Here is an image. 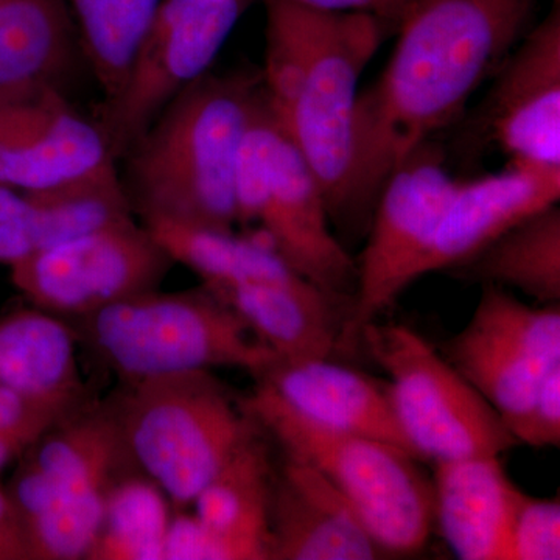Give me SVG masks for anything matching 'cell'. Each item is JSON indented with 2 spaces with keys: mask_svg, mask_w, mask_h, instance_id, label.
<instances>
[{
  "mask_svg": "<svg viewBox=\"0 0 560 560\" xmlns=\"http://www.w3.org/2000/svg\"><path fill=\"white\" fill-rule=\"evenodd\" d=\"M536 0H408L378 79L360 91L352 164L337 223L371 220L390 173L464 109L500 66Z\"/></svg>",
  "mask_w": 560,
  "mask_h": 560,
  "instance_id": "1",
  "label": "cell"
},
{
  "mask_svg": "<svg viewBox=\"0 0 560 560\" xmlns=\"http://www.w3.org/2000/svg\"><path fill=\"white\" fill-rule=\"evenodd\" d=\"M265 98L318 178L338 220L352 164L359 83L385 36L368 13H334L265 0Z\"/></svg>",
  "mask_w": 560,
  "mask_h": 560,
  "instance_id": "2",
  "label": "cell"
},
{
  "mask_svg": "<svg viewBox=\"0 0 560 560\" xmlns=\"http://www.w3.org/2000/svg\"><path fill=\"white\" fill-rule=\"evenodd\" d=\"M259 79L205 73L127 151L121 184L143 221L234 231L243 142L264 98Z\"/></svg>",
  "mask_w": 560,
  "mask_h": 560,
  "instance_id": "3",
  "label": "cell"
},
{
  "mask_svg": "<svg viewBox=\"0 0 560 560\" xmlns=\"http://www.w3.org/2000/svg\"><path fill=\"white\" fill-rule=\"evenodd\" d=\"M242 405L285 456L340 490L386 556L425 548L434 528L433 486L415 455L389 442L324 429L259 382Z\"/></svg>",
  "mask_w": 560,
  "mask_h": 560,
  "instance_id": "4",
  "label": "cell"
},
{
  "mask_svg": "<svg viewBox=\"0 0 560 560\" xmlns=\"http://www.w3.org/2000/svg\"><path fill=\"white\" fill-rule=\"evenodd\" d=\"M72 320L79 341L125 383L213 368L257 378L278 359L205 285L149 291Z\"/></svg>",
  "mask_w": 560,
  "mask_h": 560,
  "instance_id": "5",
  "label": "cell"
},
{
  "mask_svg": "<svg viewBox=\"0 0 560 560\" xmlns=\"http://www.w3.org/2000/svg\"><path fill=\"white\" fill-rule=\"evenodd\" d=\"M110 408L132 464L176 508L194 504L224 464L260 431L242 401L210 371L127 383Z\"/></svg>",
  "mask_w": 560,
  "mask_h": 560,
  "instance_id": "6",
  "label": "cell"
},
{
  "mask_svg": "<svg viewBox=\"0 0 560 560\" xmlns=\"http://www.w3.org/2000/svg\"><path fill=\"white\" fill-rule=\"evenodd\" d=\"M31 448L7 488L27 539L46 558H84L101 529L110 488L132 464L113 408L84 405Z\"/></svg>",
  "mask_w": 560,
  "mask_h": 560,
  "instance_id": "7",
  "label": "cell"
},
{
  "mask_svg": "<svg viewBox=\"0 0 560 560\" xmlns=\"http://www.w3.org/2000/svg\"><path fill=\"white\" fill-rule=\"evenodd\" d=\"M235 205L237 224H256L291 270L352 304L357 261L330 231L323 187L279 127L265 92L243 142Z\"/></svg>",
  "mask_w": 560,
  "mask_h": 560,
  "instance_id": "8",
  "label": "cell"
},
{
  "mask_svg": "<svg viewBox=\"0 0 560 560\" xmlns=\"http://www.w3.org/2000/svg\"><path fill=\"white\" fill-rule=\"evenodd\" d=\"M360 342L388 374L390 404L419 459L501 456L517 445L480 390L411 327L374 320Z\"/></svg>",
  "mask_w": 560,
  "mask_h": 560,
  "instance_id": "9",
  "label": "cell"
},
{
  "mask_svg": "<svg viewBox=\"0 0 560 560\" xmlns=\"http://www.w3.org/2000/svg\"><path fill=\"white\" fill-rule=\"evenodd\" d=\"M459 179L430 142L390 173L370 220L366 246L357 261V283L340 349L352 350L368 324L419 279V267Z\"/></svg>",
  "mask_w": 560,
  "mask_h": 560,
  "instance_id": "10",
  "label": "cell"
},
{
  "mask_svg": "<svg viewBox=\"0 0 560 560\" xmlns=\"http://www.w3.org/2000/svg\"><path fill=\"white\" fill-rule=\"evenodd\" d=\"M243 0H162L119 91L98 127L114 156H125L190 83L208 73L241 18Z\"/></svg>",
  "mask_w": 560,
  "mask_h": 560,
  "instance_id": "11",
  "label": "cell"
},
{
  "mask_svg": "<svg viewBox=\"0 0 560 560\" xmlns=\"http://www.w3.org/2000/svg\"><path fill=\"white\" fill-rule=\"evenodd\" d=\"M173 265L149 230L128 220L18 261L10 278L33 307L70 320L160 290Z\"/></svg>",
  "mask_w": 560,
  "mask_h": 560,
  "instance_id": "12",
  "label": "cell"
},
{
  "mask_svg": "<svg viewBox=\"0 0 560 560\" xmlns=\"http://www.w3.org/2000/svg\"><path fill=\"white\" fill-rule=\"evenodd\" d=\"M445 353L501 419H510L560 368V304L529 305L500 287L482 285L469 323Z\"/></svg>",
  "mask_w": 560,
  "mask_h": 560,
  "instance_id": "13",
  "label": "cell"
},
{
  "mask_svg": "<svg viewBox=\"0 0 560 560\" xmlns=\"http://www.w3.org/2000/svg\"><path fill=\"white\" fill-rule=\"evenodd\" d=\"M116 156L97 124L55 84L0 101V184L50 191L117 178Z\"/></svg>",
  "mask_w": 560,
  "mask_h": 560,
  "instance_id": "14",
  "label": "cell"
},
{
  "mask_svg": "<svg viewBox=\"0 0 560 560\" xmlns=\"http://www.w3.org/2000/svg\"><path fill=\"white\" fill-rule=\"evenodd\" d=\"M486 128L512 164L560 168L559 3L500 62Z\"/></svg>",
  "mask_w": 560,
  "mask_h": 560,
  "instance_id": "15",
  "label": "cell"
},
{
  "mask_svg": "<svg viewBox=\"0 0 560 560\" xmlns=\"http://www.w3.org/2000/svg\"><path fill=\"white\" fill-rule=\"evenodd\" d=\"M559 200L560 168L510 162L499 173L459 180L420 264L419 279L455 270L518 221Z\"/></svg>",
  "mask_w": 560,
  "mask_h": 560,
  "instance_id": "16",
  "label": "cell"
},
{
  "mask_svg": "<svg viewBox=\"0 0 560 560\" xmlns=\"http://www.w3.org/2000/svg\"><path fill=\"white\" fill-rule=\"evenodd\" d=\"M388 558L355 510L318 470L285 456L275 471L270 560Z\"/></svg>",
  "mask_w": 560,
  "mask_h": 560,
  "instance_id": "17",
  "label": "cell"
},
{
  "mask_svg": "<svg viewBox=\"0 0 560 560\" xmlns=\"http://www.w3.org/2000/svg\"><path fill=\"white\" fill-rule=\"evenodd\" d=\"M256 381L324 429L389 442L415 455L394 412L388 385L364 372L331 359H276Z\"/></svg>",
  "mask_w": 560,
  "mask_h": 560,
  "instance_id": "18",
  "label": "cell"
},
{
  "mask_svg": "<svg viewBox=\"0 0 560 560\" xmlns=\"http://www.w3.org/2000/svg\"><path fill=\"white\" fill-rule=\"evenodd\" d=\"M433 515L452 551L463 560H508L523 490L500 456L434 463Z\"/></svg>",
  "mask_w": 560,
  "mask_h": 560,
  "instance_id": "19",
  "label": "cell"
},
{
  "mask_svg": "<svg viewBox=\"0 0 560 560\" xmlns=\"http://www.w3.org/2000/svg\"><path fill=\"white\" fill-rule=\"evenodd\" d=\"M279 360L331 359L340 350L349 301L311 282L202 283Z\"/></svg>",
  "mask_w": 560,
  "mask_h": 560,
  "instance_id": "20",
  "label": "cell"
},
{
  "mask_svg": "<svg viewBox=\"0 0 560 560\" xmlns=\"http://www.w3.org/2000/svg\"><path fill=\"white\" fill-rule=\"evenodd\" d=\"M75 330L39 308L0 316V383L70 416L84 407Z\"/></svg>",
  "mask_w": 560,
  "mask_h": 560,
  "instance_id": "21",
  "label": "cell"
},
{
  "mask_svg": "<svg viewBox=\"0 0 560 560\" xmlns=\"http://www.w3.org/2000/svg\"><path fill=\"white\" fill-rule=\"evenodd\" d=\"M120 176L69 189L22 190L14 219L0 223V265L35 256L88 232L132 220Z\"/></svg>",
  "mask_w": 560,
  "mask_h": 560,
  "instance_id": "22",
  "label": "cell"
},
{
  "mask_svg": "<svg viewBox=\"0 0 560 560\" xmlns=\"http://www.w3.org/2000/svg\"><path fill=\"white\" fill-rule=\"evenodd\" d=\"M270 453L257 431L194 501L209 528L241 545L249 560H270Z\"/></svg>",
  "mask_w": 560,
  "mask_h": 560,
  "instance_id": "23",
  "label": "cell"
},
{
  "mask_svg": "<svg viewBox=\"0 0 560 560\" xmlns=\"http://www.w3.org/2000/svg\"><path fill=\"white\" fill-rule=\"evenodd\" d=\"M460 279L522 291L537 304H560V208L526 217L455 268Z\"/></svg>",
  "mask_w": 560,
  "mask_h": 560,
  "instance_id": "24",
  "label": "cell"
},
{
  "mask_svg": "<svg viewBox=\"0 0 560 560\" xmlns=\"http://www.w3.org/2000/svg\"><path fill=\"white\" fill-rule=\"evenodd\" d=\"M70 38L62 0H0V101L55 84Z\"/></svg>",
  "mask_w": 560,
  "mask_h": 560,
  "instance_id": "25",
  "label": "cell"
},
{
  "mask_svg": "<svg viewBox=\"0 0 560 560\" xmlns=\"http://www.w3.org/2000/svg\"><path fill=\"white\" fill-rule=\"evenodd\" d=\"M145 228L175 264L197 272L202 283L308 282L259 234L237 235L162 220L145 221Z\"/></svg>",
  "mask_w": 560,
  "mask_h": 560,
  "instance_id": "26",
  "label": "cell"
},
{
  "mask_svg": "<svg viewBox=\"0 0 560 560\" xmlns=\"http://www.w3.org/2000/svg\"><path fill=\"white\" fill-rule=\"evenodd\" d=\"M171 500L145 475H124L106 497L101 529L88 559L164 560Z\"/></svg>",
  "mask_w": 560,
  "mask_h": 560,
  "instance_id": "27",
  "label": "cell"
},
{
  "mask_svg": "<svg viewBox=\"0 0 560 560\" xmlns=\"http://www.w3.org/2000/svg\"><path fill=\"white\" fill-rule=\"evenodd\" d=\"M162 0H70L105 97L119 91Z\"/></svg>",
  "mask_w": 560,
  "mask_h": 560,
  "instance_id": "28",
  "label": "cell"
},
{
  "mask_svg": "<svg viewBox=\"0 0 560 560\" xmlns=\"http://www.w3.org/2000/svg\"><path fill=\"white\" fill-rule=\"evenodd\" d=\"M560 559V500L523 492L515 511L508 560Z\"/></svg>",
  "mask_w": 560,
  "mask_h": 560,
  "instance_id": "29",
  "label": "cell"
},
{
  "mask_svg": "<svg viewBox=\"0 0 560 560\" xmlns=\"http://www.w3.org/2000/svg\"><path fill=\"white\" fill-rule=\"evenodd\" d=\"M503 422L515 444L536 448L559 447L560 368L547 375L526 408Z\"/></svg>",
  "mask_w": 560,
  "mask_h": 560,
  "instance_id": "30",
  "label": "cell"
},
{
  "mask_svg": "<svg viewBox=\"0 0 560 560\" xmlns=\"http://www.w3.org/2000/svg\"><path fill=\"white\" fill-rule=\"evenodd\" d=\"M164 560H249L241 545L209 528L197 514L172 517Z\"/></svg>",
  "mask_w": 560,
  "mask_h": 560,
  "instance_id": "31",
  "label": "cell"
},
{
  "mask_svg": "<svg viewBox=\"0 0 560 560\" xmlns=\"http://www.w3.org/2000/svg\"><path fill=\"white\" fill-rule=\"evenodd\" d=\"M66 418L68 416L49 405L0 383V433L32 447L55 423Z\"/></svg>",
  "mask_w": 560,
  "mask_h": 560,
  "instance_id": "32",
  "label": "cell"
},
{
  "mask_svg": "<svg viewBox=\"0 0 560 560\" xmlns=\"http://www.w3.org/2000/svg\"><path fill=\"white\" fill-rule=\"evenodd\" d=\"M308 9L334 11V13H368L386 25L399 24L408 0H291Z\"/></svg>",
  "mask_w": 560,
  "mask_h": 560,
  "instance_id": "33",
  "label": "cell"
},
{
  "mask_svg": "<svg viewBox=\"0 0 560 560\" xmlns=\"http://www.w3.org/2000/svg\"><path fill=\"white\" fill-rule=\"evenodd\" d=\"M0 560H31L24 525L9 490L0 485Z\"/></svg>",
  "mask_w": 560,
  "mask_h": 560,
  "instance_id": "34",
  "label": "cell"
},
{
  "mask_svg": "<svg viewBox=\"0 0 560 560\" xmlns=\"http://www.w3.org/2000/svg\"><path fill=\"white\" fill-rule=\"evenodd\" d=\"M28 448L31 447L25 442L9 436V434L0 433V471L5 469L11 460L20 456L21 453L27 452Z\"/></svg>",
  "mask_w": 560,
  "mask_h": 560,
  "instance_id": "35",
  "label": "cell"
}]
</instances>
